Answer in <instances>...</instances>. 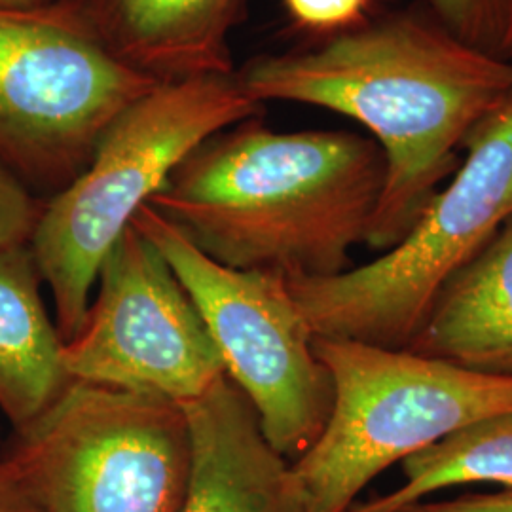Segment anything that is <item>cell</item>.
I'll return each mask as SVG.
<instances>
[{"instance_id":"1","label":"cell","mask_w":512,"mask_h":512,"mask_svg":"<svg viewBox=\"0 0 512 512\" xmlns=\"http://www.w3.org/2000/svg\"><path fill=\"white\" fill-rule=\"evenodd\" d=\"M255 103H300L359 122L382 148L385 183L366 245L389 251L412 230L459 145L512 99V61L463 42L442 23L393 16L300 52L236 71Z\"/></svg>"},{"instance_id":"2","label":"cell","mask_w":512,"mask_h":512,"mask_svg":"<svg viewBox=\"0 0 512 512\" xmlns=\"http://www.w3.org/2000/svg\"><path fill=\"white\" fill-rule=\"evenodd\" d=\"M384 183L374 139L275 131L256 116L203 141L148 205L224 266L330 277L366 243Z\"/></svg>"},{"instance_id":"3","label":"cell","mask_w":512,"mask_h":512,"mask_svg":"<svg viewBox=\"0 0 512 512\" xmlns=\"http://www.w3.org/2000/svg\"><path fill=\"white\" fill-rule=\"evenodd\" d=\"M262 114L238 76L156 84L129 103L73 183L48 200L29 241L67 342L82 325L103 258L184 158L219 133Z\"/></svg>"},{"instance_id":"4","label":"cell","mask_w":512,"mask_h":512,"mask_svg":"<svg viewBox=\"0 0 512 512\" xmlns=\"http://www.w3.org/2000/svg\"><path fill=\"white\" fill-rule=\"evenodd\" d=\"M313 349L334 397L325 429L291 463L306 512H348L391 465L512 412L511 378L353 340L315 336Z\"/></svg>"},{"instance_id":"5","label":"cell","mask_w":512,"mask_h":512,"mask_svg":"<svg viewBox=\"0 0 512 512\" xmlns=\"http://www.w3.org/2000/svg\"><path fill=\"white\" fill-rule=\"evenodd\" d=\"M512 217V99L469 137V154L412 230L376 260L287 279L313 336L406 349L442 287Z\"/></svg>"},{"instance_id":"6","label":"cell","mask_w":512,"mask_h":512,"mask_svg":"<svg viewBox=\"0 0 512 512\" xmlns=\"http://www.w3.org/2000/svg\"><path fill=\"white\" fill-rule=\"evenodd\" d=\"M156 84L110 54L73 0L0 10V158L35 192L73 183L110 122Z\"/></svg>"},{"instance_id":"7","label":"cell","mask_w":512,"mask_h":512,"mask_svg":"<svg viewBox=\"0 0 512 512\" xmlns=\"http://www.w3.org/2000/svg\"><path fill=\"white\" fill-rule=\"evenodd\" d=\"M131 224L154 243L190 294L226 376L255 406L266 440L296 461L325 429L334 391L287 279L203 255L150 205Z\"/></svg>"},{"instance_id":"8","label":"cell","mask_w":512,"mask_h":512,"mask_svg":"<svg viewBox=\"0 0 512 512\" xmlns=\"http://www.w3.org/2000/svg\"><path fill=\"white\" fill-rule=\"evenodd\" d=\"M8 454L44 512H179L190 476L181 404L80 382Z\"/></svg>"},{"instance_id":"9","label":"cell","mask_w":512,"mask_h":512,"mask_svg":"<svg viewBox=\"0 0 512 512\" xmlns=\"http://www.w3.org/2000/svg\"><path fill=\"white\" fill-rule=\"evenodd\" d=\"M95 285L82 325L63 349L73 382L184 404L226 376L190 294L133 224L103 258Z\"/></svg>"},{"instance_id":"10","label":"cell","mask_w":512,"mask_h":512,"mask_svg":"<svg viewBox=\"0 0 512 512\" xmlns=\"http://www.w3.org/2000/svg\"><path fill=\"white\" fill-rule=\"evenodd\" d=\"M181 406L190 476L179 512H306L291 461L266 440L255 406L228 376Z\"/></svg>"},{"instance_id":"11","label":"cell","mask_w":512,"mask_h":512,"mask_svg":"<svg viewBox=\"0 0 512 512\" xmlns=\"http://www.w3.org/2000/svg\"><path fill=\"white\" fill-rule=\"evenodd\" d=\"M110 54L150 80L236 74L230 33L245 0H73Z\"/></svg>"},{"instance_id":"12","label":"cell","mask_w":512,"mask_h":512,"mask_svg":"<svg viewBox=\"0 0 512 512\" xmlns=\"http://www.w3.org/2000/svg\"><path fill=\"white\" fill-rule=\"evenodd\" d=\"M406 349L512 380V217L442 287Z\"/></svg>"},{"instance_id":"13","label":"cell","mask_w":512,"mask_h":512,"mask_svg":"<svg viewBox=\"0 0 512 512\" xmlns=\"http://www.w3.org/2000/svg\"><path fill=\"white\" fill-rule=\"evenodd\" d=\"M42 287L29 245L0 247V412L14 431L38 420L73 384Z\"/></svg>"},{"instance_id":"14","label":"cell","mask_w":512,"mask_h":512,"mask_svg":"<svg viewBox=\"0 0 512 512\" xmlns=\"http://www.w3.org/2000/svg\"><path fill=\"white\" fill-rule=\"evenodd\" d=\"M404 482L391 494L355 503L348 512H397L446 488L497 484L512 488V412L475 421L404 459Z\"/></svg>"},{"instance_id":"15","label":"cell","mask_w":512,"mask_h":512,"mask_svg":"<svg viewBox=\"0 0 512 512\" xmlns=\"http://www.w3.org/2000/svg\"><path fill=\"white\" fill-rule=\"evenodd\" d=\"M463 42L512 61V0H427Z\"/></svg>"},{"instance_id":"16","label":"cell","mask_w":512,"mask_h":512,"mask_svg":"<svg viewBox=\"0 0 512 512\" xmlns=\"http://www.w3.org/2000/svg\"><path fill=\"white\" fill-rule=\"evenodd\" d=\"M44 200L0 158V247L29 245Z\"/></svg>"},{"instance_id":"17","label":"cell","mask_w":512,"mask_h":512,"mask_svg":"<svg viewBox=\"0 0 512 512\" xmlns=\"http://www.w3.org/2000/svg\"><path fill=\"white\" fill-rule=\"evenodd\" d=\"M370 0H285L294 23L311 33L340 35L361 25Z\"/></svg>"},{"instance_id":"18","label":"cell","mask_w":512,"mask_h":512,"mask_svg":"<svg viewBox=\"0 0 512 512\" xmlns=\"http://www.w3.org/2000/svg\"><path fill=\"white\" fill-rule=\"evenodd\" d=\"M397 512H512V488L499 492H467L450 499H423Z\"/></svg>"},{"instance_id":"19","label":"cell","mask_w":512,"mask_h":512,"mask_svg":"<svg viewBox=\"0 0 512 512\" xmlns=\"http://www.w3.org/2000/svg\"><path fill=\"white\" fill-rule=\"evenodd\" d=\"M0 512H44L29 478L8 452L0 456Z\"/></svg>"},{"instance_id":"20","label":"cell","mask_w":512,"mask_h":512,"mask_svg":"<svg viewBox=\"0 0 512 512\" xmlns=\"http://www.w3.org/2000/svg\"><path fill=\"white\" fill-rule=\"evenodd\" d=\"M55 0H0V10H35Z\"/></svg>"}]
</instances>
